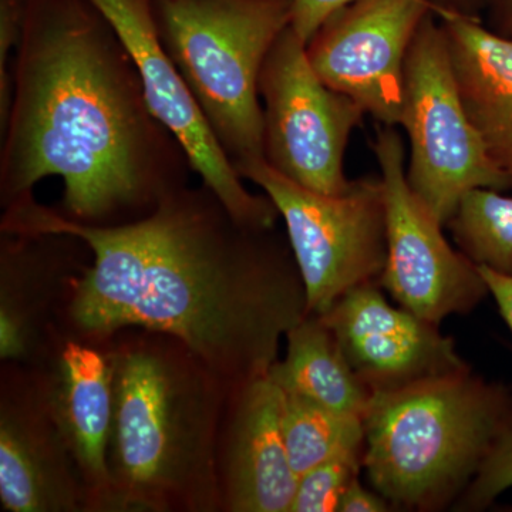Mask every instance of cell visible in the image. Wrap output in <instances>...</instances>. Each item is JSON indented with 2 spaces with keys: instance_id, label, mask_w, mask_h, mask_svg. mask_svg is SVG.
Returning a JSON list of instances; mask_svg holds the SVG:
<instances>
[{
  "instance_id": "22",
  "label": "cell",
  "mask_w": 512,
  "mask_h": 512,
  "mask_svg": "<svg viewBox=\"0 0 512 512\" xmlns=\"http://www.w3.org/2000/svg\"><path fill=\"white\" fill-rule=\"evenodd\" d=\"M508 488H512V417L495 440L476 477L461 494V510H483Z\"/></svg>"
},
{
  "instance_id": "4",
  "label": "cell",
  "mask_w": 512,
  "mask_h": 512,
  "mask_svg": "<svg viewBox=\"0 0 512 512\" xmlns=\"http://www.w3.org/2000/svg\"><path fill=\"white\" fill-rule=\"evenodd\" d=\"M511 417V394L471 370L375 393L363 468L393 507L439 510L466 491Z\"/></svg>"
},
{
  "instance_id": "8",
  "label": "cell",
  "mask_w": 512,
  "mask_h": 512,
  "mask_svg": "<svg viewBox=\"0 0 512 512\" xmlns=\"http://www.w3.org/2000/svg\"><path fill=\"white\" fill-rule=\"evenodd\" d=\"M264 153L269 167L320 194L348 190L343 164L366 111L313 70L306 43L289 26L269 50L261 76Z\"/></svg>"
},
{
  "instance_id": "5",
  "label": "cell",
  "mask_w": 512,
  "mask_h": 512,
  "mask_svg": "<svg viewBox=\"0 0 512 512\" xmlns=\"http://www.w3.org/2000/svg\"><path fill=\"white\" fill-rule=\"evenodd\" d=\"M158 35L235 170L265 160L259 76L292 0H153Z\"/></svg>"
},
{
  "instance_id": "19",
  "label": "cell",
  "mask_w": 512,
  "mask_h": 512,
  "mask_svg": "<svg viewBox=\"0 0 512 512\" xmlns=\"http://www.w3.org/2000/svg\"><path fill=\"white\" fill-rule=\"evenodd\" d=\"M284 394L282 433L298 478L329 458L365 448L363 419L335 412L296 394Z\"/></svg>"
},
{
  "instance_id": "17",
  "label": "cell",
  "mask_w": 512,
  "mask_h": 512,
  "mask_svg": "<svg viewBox=\"0 0 512 512\" xmlns=\"http://www.w3.org/2000/svg\"><path fill=\"white\" fill-rule=\"evenodd\" d=\"M87 245L66 234H6L0 249V357L29 362L40 348L46 316L45 293L82 268Z\"/></svg>"
},
{
  "instance_id": "29",
  "label": "cell",
  "mask_w": 512,
  "mask_h": 512,
  "mask_svg": "<svg viewBox=\"0 0 512 512\" xmlns=\"http://www.w3.org/2000/svg\"><path fill=\"white\" fill-rule=\"evenodd\" d=\"M508 36L512 37V28L510 29V32H508Z\"/></svg>"
},
{
  "instance_id": "9",
  "label": "cell",
  "mask_w": 512,
  "mask_h": 512,
  "mask_svg": "<svg viewBox=\"0 0 512 512\" xmlns=\"http://www.w3.org/2000/svg\"><path fill=\"white\" fill-rule=\"evenodd\" d=\"M386 200L387 258L379 284L399 306L439 325L464 315L488 295L477 265L448 244L443 227L407 180L406 148L394 126L372 143Z\"/></svg>"
},
{
  "instance_id": "11",
  "label": "cell",
  "mask_w": 512,
  "mask_h": 512,
  "mask_svg": "<svg viewBox=\"0 0 512 512\" xmlns=\"http://www.w3.org/2000/svg\"><path fill=\"white\" fill-rule=\"evenodd\" d=\"M430 0H356L330 16L306 45L330 89L383 126H399L404 64Z\"/></svg>"
},
{
  "instance_id": "20",
  "label": "cell",
  "mask_w": 512,
  "mask_h": 512,
  "mask_svg": "<svg viewBox=\"0 0 512 512\" xmlns=\"http://www.w3.org/2000/svg\"><path fill=\"white\" fill-rule=\"evenodd\" d=\"M447 227L474 265L512 276V197L474 188L458 202Z\"/></svg>"
},
{
  "instance_id": "21",
  "label": "cell",
  "mask_w": 512,
  "mask_h": 512,
  "mask_svg": "<svg viewBox=\"0 0 512 512\" xmlns=\"http://www.w3.org/2000/svg\"><path fill=\"white\" fill-rule=\"evenodd\" d=\"M363 450L346 451L299 477L291 512L339 511L340 501L363 468Z\"/></svg>"
},
{
  "instance_id": "14",
  "label": "cell",
  "mask_w": 512,
  "mask_h": 512,
  "mask_svg": "<svg viewBox=\"0 0 512 512\" xmlns=\"http://www.w3.org/2000/svg\"><path fill=\"white\" fill-rule=\"evenodd\" d=\"M284 397L269 372L229 394L218 443L222 510L291 512L299 478L282 433Z\"/></svg>"
},
{
  "instance_id": "6",
  "label": "cell",
  "mask_w": 512,
  "mask_h": 512,
  "mask_svg": "<svg viewBox=\"0 0 512 512\" xmlns=\"http://www.w3.org/2000/svg\"><path fill=\"white\" fill-rule=\"evenodd\" d=\"M237 173L258 185L284 220L309 315H323L353 288L379 282L387 258L380 175L357 178L342 194L326 195L293 183L266 160L241 165Z\"/></svg>"
},
{
  "instance_id": "15",
  "label": "cell",
  "mask_w": 512,
  "mask_h": 512,
  "mask_svg": "<svg viewBox=\"0 0 512 512\" xmlns=\"http://www.w3.org/2000/svg\"><path fill=\"white\" fill-rule=\"evenodd\" d=\"M45 375L47 399L82 478L90 511H113L109 463L113 376L97 343L66 339Z\"/></svg>"
},
{
  "instance_id": "27",
  "label": "cell",
  "mask_w": 512,
  "mask_h": 512,
  "mask_svg": "<svg viewBox=\"0 0 512 512\" xmlns=\"http://www.w3.org/2000/svg\"><path fill=\"white\" fill-rule=\"evenodd\" d=\"M433 9H446L461 13L468 18H478L487 0H430Z\"/></svg>"
},
{
  "instance_id": "10",
  "label": "cell",
  "mask_w": 512,
  "mask_h": 512,
  "mask_svg": "<svg viewBox=\"0 0 512 512\" xmlns=\"http://www.w3.org/2000/svg\"><path fill=\"white\" fill-rule=\"evenodd\" d=\"M109 19L136 64L148 107L183 144L192 170L232 217L252 228H275L279 212L268 195L245 187L211 133L197 101L158 35L153 0H92Z\"/></svg>"
},
{
  "instance_id": "18",
  "label": "cell",
  "mask_w": 512,
  "mask_h": 512,
  "mask_svg": "<svg viewBox=\"0 0 512 512\" xmlns=\"http://www.w3.org/2000/svg\"><path fill=\"white\" fill-rule=\"evenodd\" d=\"M285 339L284 360L269 370L276 384L285 393L363 419L373 393L356 375L320 316L308 313Z\"/></svg>"
},
{
  "instance_id": "2",
  "label": "cell",
  "mask_w": 512,
  "mask_h": 512,
  "mask_svg": "<svg viewBox=\"0 0 512 512\" xmlns=\"http://www.w3.org/2000/svg\"><path fill=\"white\" fill-rule=\"evenodd\" d=\"M0 127L2 207L62 178L56 208L86 225L141 220L192 165L148 107L130 53L92 0H29Z\"/></svg>"
},
{
  "instance_id": "3",
  "label": "cell",
  "mask_w": 512,
  "mask_h": 512,
  "mask_svg": "<svg viewBox=\"0 0 512 512\" xmlns=\"http://www.w3.org/2000/svg\"><path fill=\"white\" fill-rule=\"evenodd\" d=\"M110 339L113 511L222 510L218 443L231 389L163 333Z\"/></svg>"
},
{
  "instance_id": "1",
  "label": "cell",
  "mask_w": 512,
  "mask_h": 512,
  "mask_svg": "<svg viewBox=\"0 0 512 512\" xmlns=\"http://www.w3.org/2000/svg\"><path fill=\"white\" fill-rule=\"evenodd\" d=\"M6 234H66L90 249L72 276L66 320L107 343L127 329L183 343L229 389L266 375L286 333L308 315L289 242L232 217L204 183L171 192L141 220L86 225L33 195L3 208Z\"/></svg>"
},
{
  "instance_id": "25",
  "label": "cell",
  "mask_w": 512,
  "mask_h": 512,
  "mask_svg": "<svg viewBox=\"0 0 512 512\" xmlns=\"http://www.w3.org/2000/svg\"><path fill=\"white\" fill-rule=\"evenodd\" d=\"M390 507L393 505L382 494L367 490L356 478L343 494L339 512H386Z\"/></svg>"
},
{
  "instance_id": "7",
  "label": "cell",
  "mask_w": 512,
  "mask_h": 512,
  "mask_svg": "<svg viewBox=\"0 0 512 512\" xmlns=\"http://www.w3.org/2000/svg\"><path fill=\"white\" fill-rule=\"evenodd\" d=\"M399 126L410 144L407 180L441 224L468 191L510 188L468 116L447 35L433 10L407 53Z\"/></svg>"
},
{
  "instance_id": "24",
  "label": "cell",
  "mask_w": 512,
  "mask_h": 512,
  "mask_svg": "<svg viewBox=\"0 0 512 512\" xmlns=\"http://www.w3.org/2000/svg\"><path fill=\"white\" fill-rule=\"evenodd\" d=\"M356 0H292L291 28L308 45L320 26Z\"/></svg>"
},
{
  "instance_id": "28",
  "label": "cell",
  "mask_w": 512,
  "mask_h": 512,
  "mask_svg": "<svg viewBox=\"0 0 512 512\" xmlns=\"http://www.w3.org/2000/svg\"><path fill=\"white\" fill-rule=\"evenodd\" d=\"M501 5L504 9L505 23H507V30L510 32L512 28V0H501Z\"/></svg>"
},
{
  "instance_id": "13",
  "label": "cell",
  "mask_w": 512,
  "mask_h": 512,
  "mask_svg": "<svg viewBox=\"0 0 512 512\" xmlns=\"http://www.w3.org/2000/svg\"><path fill=\"white\" fill-rule=\"evenodd\" d=\"M0 501L9 512L90 511L47 399L45 375L3 380Z\"/></svg>"
},
{
  "instance_id": "16",
  "label": "cell",
  "mask_w": 512,
  "mask_h": 512,
  "mask_svg": "<svg viewBox=\"0 0 512 512\" xmlns=\"http://www.w3.org/2000/svg\"><path fill=\"white\" fill-rule=\"evenodd\" d=\"M447 35L458 89L488 156L512 188V37L480 19L433 9Z\"/></svg>"
},
{
  "instance_id": "12",
  "label": "cell",
  "mask_w": 512,
  "mask_h": 512,
  "mask_svg": "<svg viewBox=\"0 0 512 512\" xmlns=\"http://www.w3.org/2000/svg\"><path fill=\"white\" fill-rule=\"evenodd\" d=\"M382 289L379 282L357 286L320 315L370 392H394L470 370L439 325L394 308Z\"/></svg>"
},
{
  "instance_id": "23",
  "label": "cell",
  "mask_w": 512,
  "mask_h": 512,
  "mask_svg": "<svg viewBox=\"0 0 512 512\" xmlns=\"http://www.w3.org/2000/svg\"><path fill=\"white\" fill-rule=\"evenodd\" d=\"M29 0H0V127L12 101V52L22 37Z\"/></svg>"
},
{
  "instance_id": "26",
  "label": "cell",
  "mask_w": 512,
  "mask_h": 512,
  "mask_svg": "<svg viewBox=\"0 0 512 512\" xmlns=\"http://www.w3.org/2000/svg\"><path fill=\"white\" fill-rule=\"evenodd\" d=\"M478 269L487 284L488 292L497 303L498 311L512 333V276L495 274L490 269L481 268V266H478Z\"/></svg>"
}]
</instances>
